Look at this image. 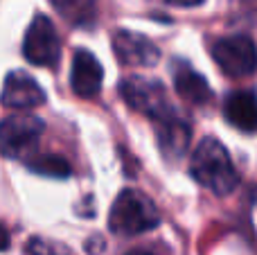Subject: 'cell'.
I'll list each match as a JSON object with an SVG mask.
<instances>
[{
	"instance_id": "cell-14",
	"label": "cell",
	"mask_w": 257,
	"mask_h": 255,
	"mask_svg": "<svg viewBox=\"0 0 257 255\" xmlns=\"http://www.w3.org/2000/svg\"><path fill=\"white\" fill-rule=\"evenodd\" d=\"M32 172L41 176H48V179H68L70 176V165L63 156L57 154H43V156H36L32 161H27Z\"/></svg>"
},
{
	"instance_id": "cell-13",
	"label": "cell",
	"mask_w": 257,
	"mask_h": 255,
	"mask_svg": "<svg viewBox=\"0 0 257 255\" xmlns=\"http://www.w3.org/2000/svg\"><path fill=\"white\" fill-rule=\"evenodd\" d=\"M57 12L75 25H86L95 18L97 0H52Z\"/></svg>"
},
{
	"instance_id": "cell-6",
	"label": "cell",
	"mask_w": 257,
	"mask_h": 255,
	"mask_svg": "<svg viewBox=\"0 0 257 255\" xmlns=\"http://www.w3.org/2000/svg\"><path fill=\"white\" fill-rule=\"evenodd\" d=\"M45 122L34 113H14L0 122V152L5 156H21L39 143Z\"/></svg>"
},
{
	"instance_id": "cell-10",
	"label": "cell",
	"mask_w": 257,
	"mask_h": 255,
	"mask_svg": "<svg viewBox=\"0 0 257 255\" xmlns=\"http://www.w3.org/2000/svg\"><path fill=\"white\" fill-rule=\"evenodd\" d=\"M156 126H158L156 129V138H158L160 152L167 158H172V161L181 158L187 152V147H190V138H192L190 124L174 111L169 115L156 120Z\"/></svg>"
},
{
	"instance_id": "cell-11",
	"label": "cell",
	"mask_w": 257,
	"mask_h": 255,
	"mask_svg": "<svg viewBox=\"0 0 257 255\" xmlns=\"http://www.w3.org/2000/svg\"><path fill=\"white\" fill-rule=\"evenodd\" d=\"M223 115L235 129L257 134V95L253 90H235L223 104Z\"/></svg>"
},
{
	"instance_id": "cell-12",
	"label": "cell",
	"mask_w": 257,
	"mask_h": 255,
	"mask_svg": "<svg viewBox=\"0 0 257 255\" xmlns=\"http://www.w3.org/2000/svg\"><path fill=\"white\" fill-rule=\"evenodd\" d=\"M174 88L185 102L194 104V106H203V104H208L212 99L210 84L185 63L176 66V70H174Z\"/></svg>"
},
{
	"instance_id": "cell-9",
	"label": "cell",
	"mask_w": 257,
	"mask_h": 255,
	"mask_svg": "<svg viewBox=\"0 0 257 255\" xmlns=\"http://www.w3.org/2000/svg\"><path fill=\"white\" fill-rule=\"evenodd\" d=\"M104 70L102 63L95 59L93 52L88 50H77L72 57V72H70V86L75 95L84 99H90L102 90Z\"/></svg>"
},
{
	"instance_id": "cell-8",
	"label": "cell",
	"mask_w": 257,
	"mask_h": 255,
	"mask_svg": "<svg viewBox=\"0 0 257 255\" xmlns=\"http://www.w3.org/2000/svg\"><path fill=\"white\" fill-rule=\"evenodd\" d=\"M3 106L14 108V111H27V108H36L45 102V93L36 79H32L27 72L14 70L5 77L3 95H0Z\"/></svg>"
},
{
	"instance_id": "cell-1",
	"label": "cell",
	"mask_w": 257,
	"mask_h": 255,
	"mask_svg": "<svg viewBox=\"0 0 257 255\" xmlns=\"http://www.w3.org/2000/svg\"><path fill=\"white\" fill-rule=\"evenodd\" d=\"M190 174L201 188L210 190L219 197L230 194L239 183V174L232 165L228 149L212 136L203 138L199 147L194 149L190 158Z\"/></svg>"
},
{
	"instance_id": "cell-17",
	"label": "cell",
	"mask_w": 257,
	"mask_h": 255,
	"mask_svg": "<svg viewBox=\"0 0 257 255\" xmlns=\"http://www.w3.org/2000/svg\"><path fill=\"white\" fill-rule=\"evenodd\" d=\"M9 248V233L3 224H0V251H7Z\"/></svg>"
},
{
	"instance_id": "cell-15",
	"label": "cell",
	"mask_w": 257,
	"mask_h": 255,
	"mask_svg": "<svg viewBox=\"0 0 257 255\" xmlns=\"http://www.w3.org/2000/svg\"><path fill=\"white\" fill-rule=\"evenodd\" d=\"M25 251L30 255H75L66 244L61 242H52V239H43V237H32L25 244Z\"/></svg>"
},
{
	"instance_id": "cell-7",
	"label": "cell",
	"mask_w": 257,
	"mask_h": 255,
	"mask_svg": "<svg viewBox=\"0 0 257 255\" xmlns=\"http://www.w3.org/2000/svg\"><path fill=\"white\" fill-rule=\"evenodd\" d=\"M113 50L120 63L133 68H151L160 59V50L154 41L128 30H117L113 34Z\"/></svg>"
},
{
	"instance_id": "cell-3",
	"label": "cell",
	"mask_w": 257,
	"mask_h": 255,
	"mask_svg": "<svg viewBox=\"0 0 257 255\" xmlns=\"http://www.w3.org/2000/svg\"><path fill=\"white\" fill-rule=\"evenodd\" d=\"M120 95L133 111L151 117L154 122L174 113V106L167 99V90L158 79H147L138 75L126 77L120 84Z\"/></svg>"
},
{
	"instance_id": "cell-18",
	"label": "cell",
	"mask_w": 257,
	"mask_h": 255,
	"mask_svg": "<svg viewBox=\"0 0 257 255\" xmlns=\"http://www.w3.org/2000/svg\"><path fill=\"white\" fill-rule=\"evenodd\" d=\"M126 255H156L154 251H147V248H138V251H131V253H126Z\"/></svg>"
},
{
	"instance_id": "cell-2",
	"label": "cell",
	"mask_w": 257,
	"mask_h": 255,
	"mask_svg": "<svg viewBox=\"0 0 257 255\" xmlns=\"http://www.w3.org/2000/svg\"><path fill=\"white\" fill-rule=\"evenodd\" d=\"M158 224V208L140 190H122L113 201L111 212H108V228L120 237H136V235L149 233Z\"/></svg>"
},
{
	"instance_id": "cell-5",
	"label": "cell",
	"mask_w": 257,
	"mask_h": 255,
	"mask_svg": "<svg viewBox=\"0 0 257 255\" xmlns=\"http://www.w3.org/2000/svg\"><path fill=\"white\" fill-rule=\"evenodd\" d=\"M212 59L228 77H248L257 70V48L244 34L217 39L210 48Z\"/></svg>"
},
{
	"instance_id": "cell-16",
	"label": "cell",
	"mask_w": 257,
	"mask_h": 255,
	"mask_svg": "<svg viewBox=\"0 0 257 255\" xmlns=\"http://www.w3.org/2000/svg\"><path fill=\"white\" fill-rule=\"evenodd\" d=\"M163 3L172 5V7H199L203 0H163Z\"/></svg>"
},
{
	"instance_id": "cell-4",
	"label": "cell",
	"mask_w": 257,
	"mask_h": 255,
	"mask_svg": "<svg viewBox=\"0 0 257 255\" xmlns=\"http://www.w3.org/2000/svg\"><path fill=\"white\" fill-rule=\"evenodd\" d=\"M23 54L32 66L41 68H52L59 63L61 57V41H59L57 27L52 25L48 16L36 14L32 18L30 27L23 39Z\"/></svg>"
}]
</instances>
